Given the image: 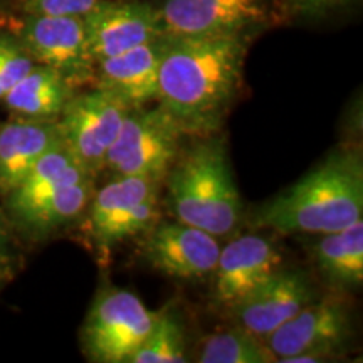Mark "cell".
<instances>
[{
  "instance_id": "cell-15",
  "label": "cell",
  "mask_w": 363,
  "mask_h": 363,
  "mask_svg": "<svg viewBox=\"0 0 363 363\" xmlns=\"http://www.w3.org/2000/svg\"><path fill=\"white\" fill-rule=\"evenodd\" d=\"M315 299L316 293L308 274L281 267L229 313L238 326L264 340Z\"/></svg>"
},
{
  "instance_id": "cell-17",
  "label": "cell",
  "mask_w": 363,
  "mask_h": 363,
  "mask_svg": "<svg viewBox=\"0 0 363 363\" xmlns=\"http://www.w3.org/2000/svg\"><path fill=\"white\" fill-rule=\"evenodd\" d=\"M61 142L57 120L12 116L0 125V197L26 179L45 153Z\"/></svg>"
},
{
  "instance_id": "cell-10",
  "label": "cell",
  "mask_w": 363,
  "mask_h": 363,
  "mask_svg": "<svg viewBox=\"0 0 363 363\" xmlns=\"http://www.w3.org/2000/svg\"><path fill=\"white\" fill-rule=\"evenodd\" d=\"M157 11L167 38L249 35L276 21L272 0H165Z\"/></svg>"
},
{
  "instance_id": "cell-6",
  "label": "cell",
  "mask_w": 363,
  "mask_h": 363,
  "mask_svg": "<svg viewBox=\"0 0 363 363\" xmlns=\"http://www.w3.org/2000/svg\"><path fill=\"white\" fill-rule=\"evenodd\" d=\"M158 313L121 288L99 291L81 328L86 358L96 363H128L155 325Z\"/></svg>"
},
{
  "instance_id": "cell-3",
  "label": "cell",
  "mask_w": 363,
  "mask_h": 363,
  "mask_svg": "<svg viewBox=\"0 0 363 363\" xmlns=\"http://www.w3.org/2000/svg\"><path fill=\"white\" fill-rule=\"evenodd\" d=\"M180 150L167 172V206L175 220L230 238L242 222V199L235 185L224 138L206 135Z\"/></svg>"
},
{
  "instance_id": "cell-18",
  "label": "cell",
  "mask_w": 363,
  "mask_h": 363,
  "mask_svg": "<svg viewBox=\"0 0 363 363\" xmlns=\"http://www.w3.org/2000/svg\"><path fill=\"white\" fill-rule=\"evenodd\" d=\"M74 93L59 72L34 65L0 103L16 118L56 121Z\"/></svg>"
},
{
  "instance_id": "cell-16",
  "label": "cell",
  "mask_w": 363,
  "mask_h": 363,
  "mask_svg": "<svg viewBox=\"0 0 363 363\" xmlns=\"http://www.w3.org/2000/svg\"><path fill=\"white\" fill-rule=\"evenodd\" d=\"M163 43L165 35L101 59L94 65L91 86L116 94L130 108L147 106L148 103L157 101Z\"/></svg>"
},
{
  "instance_id": "cell-25",
  "label": "cell",
  "mask_w": 363,
  "mask_h": 363,
  "mask_svg": "<svg viewBox=\"0 0 363 363\" xmlns=\"http://www.w3.org/2000/svg\"><path fill=\"white\" fill-rule=\"evenodd\" d=\"M289 4L298 9H306V11H318V9L330 7L340 0H288Z\"/></svg>"
},
{
  "instance_id": "cell-23",
  "label": "cell",
  "mask_w": 363,
  "mask_h": 363,
  "mask_svg": "<svg viewBox=\"0 0 363 363\" xmlns=\"http://www.w3.org/2000/svg\"><path fill=\"white\" fill-rule=\"evenodd\" d=\"M99 0H22L26 13L84 17Z\"/></svg>"
},
{
  "instance_id": "cell-22",
  "label": "cell",
  "mask_w": 363,
  "mask_h": 363,
  "mask_svg": "<svg viewBox=\"0 0 363 363\" xmlns=\"http://www.w3.org/2000/svg\"><path fill=\"white\" fill-rule=\"evenodd\" d=\"M35 62L16 35L0 33V101Z\"/></svg>"
},
{
  "instance_id": "cell-21",
  "label": "cell",
  "mask_w": 363,
  "mask_h": 363,
  "mask_svg": "<svg viewBox=\"0 0 363 363\" xmlns=\"http://www.w3.org/2000/svg\"><path fill=\"white\" fill-rule=\"evenodd\" d=\"M187 362L185 335L180 316L174 310L165 308L150 330L143 343L136 348L128 363H177Z\"/></svg>"
},
{
  "instance_id": "cell-13",
  "label": "cell",
  "mask_w": 363,
  "mask_h": 363,
  "mask_svg": "<svg viewBox=\"0 0 363 363\" xmlns=\"http://www.w3.org/2000/svg\"><path fill=\"white\" fill-rule=\"evenodd\" d=\"M283 267L276 242L261 234H244L220 247L212 272V303L229 311L252 289Z\"/></svg>"
},
{
  "instance_id": "cell-11",
  "label": "cell",
  "mask_w": 363,
  "mask_h": 363,
  "mask_svg": "<svg viewBox=\"0 0 363 363\" xmlns=\"http://www.w3.org/2000/svg\"><path fill=\"white\" fill-rule=\"evenodd\" d=\"M16 38L35 65L59 72L76 91L93 83L94 61L83 17L27 13Z\"/></svg>"
},
{
  "instance_id": "cell-2",
  "label": "cell",
  "mask_w": 363,
  "mask_h": 363,
  "mask_svg": "<svg viewBox=\"0 0 363 363\" xmlns=\"http://www.w3.org/2000/svg\"><path fill=\"white\" fill-rule=\"evenodd\" d=\"M362 214V152L340 147L296 184L257 207L251 224L283 235H320L352 225Z\"/></svg>"
},
{
  "instance_id": "cell-24",
  "label": "cell",
  "mask_w": 363,
  "mask_h": 363,
  "mask_svg": "<svg viewBox=\"0 0 363 363\" xmlns=\"http://www.w3.org/2000/svg\"><path fill=\"white\" fill-rule=\"evenodd\" d=\"M6 217H0V291L6 288L9 281L13 276V256H12V247H11V239H9Z\"/></svg>"
},
{
  "instance_id": "cell-19",
  "label": "cell",
  "mask_w": 363,
  "mask_h": 363,
  "mask_svg": "<svg viewBox=\"0 0 363 363\" xmlns=\"http://www.w3.org/2000/svg\"><path fill=\"white\" fill-rule=\"evenodd\" d=\"M316 269L338 289H358L363 283V220L337 233L320 234L311 244Z\"/></svg>"
},
{
  "instance_id": "cell-12",
  "label": "cell",
  "mask_w": 363,
  "mask_h": 363,
  "mask_svg": "<svg viewBox=\"0 0 363 363\" xmlns=\"http://www.w3.org/2000/svg\"><path fill=\"white\" fill-rule=\"evenodd\" d=\"M140 238L143 261L169 278L201 281L216 269L220 244L206 230L179 220H158Z\"/></svg>"
},
{
  "instance_id": "cell-1",
  "label": "cell",
  "mask_w": 363,
  "mask_h": 363,
  "mask_svg": "<svg viewBox=\"0 0 363 363\" xmlns=\"http://www.w3.org/2000/svg\"><path fill=\"white\" fill-rule=\"evenodd\" d=\"M247 48V34L165 35L157 101L184 135L206 136L220 128L242 86Z\"/></svg>"
},
{
  "instance_id": "cell-5",
  "label": "cell",
  "mask_w": 363,
  "mask_h": 363,
  "mask_svg": "<svg viewBox=\"0 0 363 363\" xmlns=\"http://www.w3.org/2000/svg\"><path fill=\"white\" fill-rule=\"evenodd\" d=\"M184 131L162 104L130 108L104 169L113 175L163 180L180 153Z\"/></svg>"
},
{
  "instance_id": "cell-20",
  "label": "cell",
  "mask_w": 363,
  "mask_h": 363,
  "mask_svg": "<svg viewBox=\"0 0 363 363\" xmlns=\"http://www.w3.org/2000/svg\"><path fill=\"white\" fill-rule=\"evenodd\" d=\"M197 362L201 363H272L276 357L264 340L251 331L233 328L203 340Z\"/></svg>"
},
{
  "instance_id": "cell-8",
  "label": "cell",
  "mask_w": 363,
  "mask_h": 363,
  "mask_svg": "<svg viewBox=\"0 0 363 363\" xmlns=\"http://www.w3.org/2000/svg\"><path fill=\"white\" fill-rule=\"evenodd\" d=\"M130 106L110 91L93 88L72 94L57 118L61 142L91 175L104 170L110 147L115 142Z\"/></svg>"
},
{
  "instance_id": "cell-4",
  "label": "cell",
  "mask_w": 363,
  "mask_h": 363,
  "mask_svg": "<svg viewBox=\"0 0 363 363\" xmlns=\"http://www.w3.org/2000/svg\"><path fill=\"white\" fill-rule=\"evenodd\" d=\"M93 194L94 177L59 143L4 195V217L24 238L44 240L79 220Z\"/></svg>"
},
{
  "instance_id": "cell-7",
  "label": "cell",
  "mask_w": 363,
  "mask_h": 363,
  "mask_svg": "<svg viewBox=\"0 0 363 363\" xmlns=\"http://www.w3.org/2000/svg\"><path fill=\"white\" fill-rule=\"evenodd\" d=\"M160 182L150 177L113 175L88 206L91 238L99 252L140 238L160 220Z\"/></svg>"
},
{
  "instance_id": "cell-14",
  "label": "cell",
  "mask_w": 363,
  "mask_h": 363,
  "mask_svg": "<svg viewBox=\"0 0 363 363\" xmlns=\"http://www.w3.org/2000/svg\"><path fill=\"white\" fill-rule=\"evenodd\" d=\"M83 21L94 65L101 59L163 38L157 7L143 2L99 0Z\"/></svg>"
},
{
  "instance_id": "cell-9",
  "label": "cell",
  "mask_w": 363,
  "mask_h": 363,
  "mask_svg": "<svg viewBox=\"0 0 363 363\" xmlns=\"http://www.w3.org/2000/svg\"><path fill=\"white\" fill-rule=\"evenodd\" d=\"M352 318L342 299H315L264 338L276 362H323L343 352L352 337Z\"/></svg>"
}]
</instances>
